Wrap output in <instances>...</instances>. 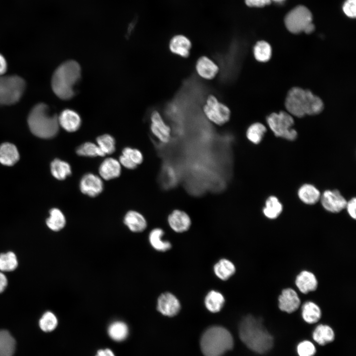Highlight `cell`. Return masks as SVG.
I'll return each mask as SVG.
<instances>
[{
    "label": "cell",
    "mask_w": 356,
    "mask_h": 356,
    "mask_svg": "<svg viewBox=\"0 0 356 356\" xmlns=\"http://www.w3.org/2000/svg\"><path fill=\"white\" fill-rule=\"evenodd\" d=\"M285 105L290 115L301 118L316 115L323 109L322 100L310 90L299 87L292 88L286 97Z\"/></svg>",
    "instance_id": "3957f363"
},
{
    "label": "cell",
    "mask_w": 356,
    "mask_h": 356,
    "mask_svg": "<svg viewBox=\"0 0 356 356\" xmlns=\"http://www.w3.org/2000/svg\"><path fill=\"white\" fill-rule=\"evenodd\" d=\"M356 199L354 197L347 201L345 207L350 217L354 220H356Z\"/></svg>",
    "instance_id": "7bdbcfd3"
},
{
    "label": "cell",
    "mask_w": 356,
    "mask_h": 356,
    "mask_svg": "<svg viewBox=\"0 0 356 356\" xmlns=\"http://www.w3.org/2000/svg\"><path fill=\"white\" fill-rule=\"evenodd\" d=\"M202 110L206 117L218 126L224 125L230 118L231 111L229 107L213 94L207 96Z\"/></svg>",
    "instance_id": "ba28073f"
},
{
    "label": "cell",
    "mask_w": 356,
    "mask_h": 356,
    "mask_svg": "<svg viewBox=\"0 0 356 356\" xmlns=\"http://www.w3.org/2000/svg\"><path fill=\"white\" fill-rule=\"evenodd\" d=\"M58 324V320L55 315L50 312H46L39 321V325L44 332H50L55 329Z\"/></svg>",
    "instance_id": "f35d334b"
},
{
    "label": "cell",
    "mask_w": 356,
    "mask_h": 356,
    "mask_svg": "<svg viewBox=\"0 0 356 356\" xmlns=\"http://www.w3.org/2000/svg\"><path fill=\"white\" fill-rule=\"evenodd\" d=\"M313 340L320 345L332 342L335 338L333 329L328 325L320 324L316 326L312 333Z\"/></svg>",
    "instance_id": "d4e9b609"
},
{
    "label": "cell",
    "mask_w": 356,
    "mask_h": 356,
    "mask_svg": "<svg viewBox=\"0 0 356 356\" xmlns=\"http://www.w3.org/2000/svg\"><path fill=\"white\" fill-rule=\"evenodd\" d=\"M314 30V26L312 22L310 24H309L306 29H305L304 32H305L307 34H310Z\"/></svg>",
    "instance_id": "681fc988"
},
{
    "label": "cell",
    "mask_w": 356,
    "mask_h": 356,
    "mask_svg": "<svg viewBox=\"0 0 356 356\" xmlns=\"http://www.w3.org/2000/svg\"><path fill=\"white\" fill-rule=\"evenodd\" d=\"M168 222L171 228L177 232L187 230L191 225V220L184 212L179 210L173 211L168 218Z\"/></svg>",
    "instance_id": "7402d4cb"
},
{
    "label": "cell",
    "mask_w": 356,
    "mask_h": 356,
    "mask_svg": "<svg viewBox=\"0 0 356 356\" xmlns=\"http://www.w3.org/2000/svg\"><path fill=\"white\" fill-rule=\"evenodd\" d=\"M157 309L164 315L174 316L178 313L180 304L174 295L170 292H165L158 297Z\"/></svg>",
    "instance_id": "9a60e30c"
},
{
    "label": "cell",
    "mask_w": 356,
    "mask_h": 356,
    "mask_svg": "<svg viewBox=\"0 0 356 356\" xmlns=\"http://www.w3.org/2000/svg\"><path fill=\"white\" fill-rule=\"evenodd\" d=\"M266 132L267 129L263 124L256 122L253 123L248 128L246 135L250 142L258 144L262 140Z\"/></svg>",
    "instance_id": "e575fe53"
},
{
    "label": "cell",
    "mask_w": 356,
    "mask_h": 356,
    "mask_svg": "<svg viewBox=\"0 0 356 356\" xmlns=\"http://www.w3.org/2000/svg\"><path fill=\"white\" fill-rule=\"evenodd\" d=\"M204 303L208 311L215 313L221 310L224 304L225 299L220 292L212 290L206 296Z\"/></svg>",
    "instance_id": "f1b7e54d"
},
{
    "label": "cell",
    "mask_w": 356,
    "mask_h": 356,
    "mask_svg": "<svg viewBox=\"0 0 356 356\" xmlns=\"http://www.w3.org/2000/svg\"><path fill=\"white\" fill-rule=\"evenodd\" d=\"M82 70L76 61L69 60L62 63L54 71L52 89L60 99L69 100L75 96L81 80Z\"/></svg>",
    "instance_id": "7a4b0ae2"
},
{
    "label": "cell",
    "mask_w": 356,
    "mask_h": 356,
    "mask_svg": "<svg viewBox=\"0 0 356 356\" xmlns=\"http://www.w3.org/2000/svg\"><path fill=\"white\" fill-rule=\"evenodd\" d=\"M49 215L46 223L51 230L58 231L64 227L66 222V218L60 210L53 208L50 210Z\"/></svg>",
    "instance_id": "4dcf8cb0"
},
{
    "label": "cell",
    "mask_w": 356,
    "mask_h": 356,
    "mask_svg": "<svg viewBox=\"0 0 356 356\" xmlns=\"http://www.w3.org/2000/svg\"><path fill=\"white\" fill-rule=\"evenodd\" d=\"M283 211V205L278 198L273 195L269 196L263 209L264 216L269 220L277 219Z\"/></svg>",
    "instance_id": "484cf974"
},
{
    "label": "cell",
    "mask_w": 356,
    "mask_h": 356,
    "mask_svg": "<svg viewBox=\"0 0 356 356\" xmlns=\"http://www.w3.org/2000/svg\"><path fill=\"white\" fill-rule=\"evenodd\" d=\"M233 339L231 333L225 328L213 326L203 334L200 340L202 352L205 356H222L232 349Z\"/></svg>",
    "instance_id": "5b68a950"
},
{
    "label": "cell",
    "mask_w": 356,
    "mask_h": 356,
    "mask_svg": "<svg viewBox=\"0 0 356 356\" xmlns=\"http://www.w3.org/2000/svg\"><path fill=\"white\" fill-rule=\"evenodd\" d=\"M320 201L324 209L332 213H338L345 209L347 201L337 190H326L321 194Z\"/></svg>",
    "instance_id": "7c38bea8"
},
{
    "label": "cell",
    "mask_w": 356,
    "mask_h": 356,
    "mask_svg": "<svg viewBox=\"0 0 356 356\" xmlns=\"http://www.w3.org/2000/svg\"><path fill=\"white\" fill-rule=\"evenodd\" d=\"M80 191L89 197H96L104 189L102 179L92 173H87L81 177L79 184Z\"/></svg>",
    "instance_id": "8fae6325"
},
{
    "label": "cell",
    "mask_w": 356,
    "mask_h": 356,
    "mask_svg": "<svg viewBox=\"0 0 356 356\" xmlns=\"http://www.w3.org/2000/svg\"><path fill=\"white\" fill-rule=\"evenodd\" d=\"M267 122L276 136L290 141L297 138V133L292 128L294 123V119L289 113L282 111L272 113L267 118Z\"/></svg>",
    "instance_id": "8992f818"
},
{
    "label": "cell",
    "mask_w": 356,
    "mask_h": 356,
    "mask_svg": "<svg viewBox=\"0 0 356 356\" xmlns=\"http://www.w3.org/2000/svg\"><path fill=\"white\" fill-rule=\"evenodd\" d=\"M15 341L6 330H0V356H12L15 351Z\"/></svg>",
    "instance_id": "1f68e13d"
},
{
    "label": "cell",
    "mask_w": 356,
    "mask_h": 356,
    "mask_svg": "<svg viewBox=\"0 0 356 356\" xmlns=\"http://www.w3.org/2000/svg\"><path fill=\"white\" fill-rule=\"evenodd\" d=\"M95 356H115L113 352L109 349L99 350Z\"/></svg>",
    "instance_id": "c3c4849f"
},
{
    "label": "cell",
    "mask_w": 356,
    "mask_h": 356,
    "mask_svg": "<svg viewBox=\"0 0 356 356\" xmlns=\"http://www.w3.org/2000/svg\"><path fill=\"white\" fill-rule=\"evenodd\" d=\"M19 159L16 147L10 143L6 142L0 145V163L6 166H12Z\"/></svg>",
    "instance_id": "cb8c5ba5"
},
{
    "label": "cell",
    "mask_w": 356,
    "mask_h": 356,
    "mask_svg": "<svg viewBox=\"0 0 356 356\" xmlns=\"http://www.w3.org/2000/svg\"><path fill=\"white\" fill-rule=\"evenodd\" d=\"M58 121L59 126L69 133L77 131L82 125L80 115L76 111L70 109L63 110L58 117Z\"/></svg>",
    "instance_id": "ac0fdd59"
},
{
    "label": "cell",
    "mask_w": 356,
    "mask_h": 356,
    "mask_svg": "<svg viewBox=\"0 0 356 356\" xmlns=\"http://www.w3.org/2000/svg\"><path fill=\"white\" fill-rule=\"evenodd\" d=\"M345 14L350 18H355L356 16V0H346L343 6Z\"/></svg>",
    "instance_id": "b9f144b4"
},
{
    "label": "cell",
    "mask_w": 356,
    "mask_h": 356,
    "mask_svg": "<svg viewBox=\"0 0 356 356\" xmlns=\"http://www.w3.org/2000/svg\"><path fill=\"white\" fill-rule=\"evenodd\" d=\"M118 160L122 166L129 170H134L138 166L127 157L122 154L120 156Z\"/></svg>",
    "instance_id": "ee69618b"
},
{
    "label": "cell",
    "mask_w": 356,
    "mask_h": 356,
    "mask_svg": "<svg viewBox=\"0 0 356 356\" xmlns=\"http://www.w3.org/2000/svg\"><path fill=\"white\" fill-rule=\"evenodd\" d=\"M108 333L114 341H122L128 336L129 329L127 325L121 321L112 322L108 327Z\"/></svg>",
    "instance_id": "836d02e7"
},
{
    "label": "cell",
    "mask_w": 356,
    "mask_h": 356,
    "mask_svg": "<svg viewBox=\"0 0 356 356\" xmlns=\"http://www.w3.org/2000/svg\"><path fill=\"white\" fill-rule=\"evenodd\" d=\"M7 64L4 57L0 54V76L3 74L6 71Z\"/></svg>",
    "instance_id": "7dc6e473"
},
{
    "label": "cell",
    "mask_w": 356,
    "mask_h": 356,
    "mask_svg": "<svg viewBox=\"0 0 356 356\" xmlns=\"http://www.w3.org/2000/svg\"><path fill=\"white\" fill-rule=\"evenodd\" d=\"M295 285L300 296L307 295L316 291L318 287V281L315 274L311 271L304 269L296 276Z\"/></svg>",
    "instance_id": "4fadbf2b"
},
{
    "label": "cell",
    "mask_w": 356,
    "mask_h": 356,
    "mask_svg": "<svg viewBox=\"0 0 356 356\" xmlns=\"http://www.w3.org/2000/svg\"><path fill=\"white\" fill-rule=\"evenodd\" d=\"M241 340L252 351L264 354L271 349L273 339L260 318L249 314L242 319L239 327Z\"/></svg>",
    "instance_id": "6da1fadb"
},
{
    "label": "cell",
    "mask_w": 356,
    "mask_h": 356,
    "mask_svg": "<svg viewBox=\"0 0 356 356\" xmlns=\"http://www.w3.org/2000/svg\"><path fill=\"white\" fill-rule=\"evenodd\" d=\"M75 152L80 157L93 158L105 156L96 143L90 141L80 144L76 148Z\"/></svg>",
    "instance_id": "d6a6232c"
},
{
    "label": "cell",
    "mask_w": 356,
    "mask_h": 356,
    "mask_svg": "<svg viewBox=\"0 0 356 356\" xmlns=\"http://www.w3.org/2000/svg\"><path fill=\"white\" fill-rule=\"evenodd\" d=\"M301 316L306 323L312 324L319 321L322 316L320 307L312 300H306L300 307Z\"/></svg>",
    "instance_id": "44dd1931"
},
{
    "label": "cell",
    "mask_w": 356,
    "mask_h": 356,
    "mask_svg": "<svg viewBox=\"0 0 356 356\" xmlns=\"http://www.w3.org/2000/svg\"><path fill=\"white\" fill-rule=\"evenodd\" d=\"M122 155L127 157L137 166L141 164L143 161L142 152L138 149L127 146L122 151Z\"/></svg>",
    "instance_id": "ab89813d"
},
{
    "label": "cell",
    "mask_w": 356,
    "mask_h": 356,
    "mask_svg": "<svg viewBox=\"0 0 356 356\" xmlns=\"http://www.w3.org/2000/svg\"><path fill=\"white\" fill-rule=\"evenodd\" d=\"M195 70L201 78L210 80L214 79L219 71L218 65L207 56H201L196 61Z\"/></svg>",
    "instance_id": "e0dca14e"
},
{
    "label": "cell",
    "mask_w": 356,
    "mask_h": 356,
    "mask_svg": "<svg viewBox=\"0 0 356 356\" xmlns=\"http://www.w3.org/2000/svg\"><path fill=\"white\" fill-rule=\"evenodd\" d=\"M214 271L218 278L226 280L234 274L235 267L229 260L222 259L215 265Z\"/></svg>",
    "instance_id": "f546056e"
},
{
    "label": "cell",
    "mask_w": 356,
    "mask_h": 356,
    "mask_svg": "<svg viewBox=\"0 0 356 356\" xmlns=\"http://www.w3.org/2000/svg\"><path fill=\"white\" fill-rule=\"evenodd\" d=\"M28 123L31 132L41 138L53 137L59 131L58 116L51 114L48 107L44 103L38 104L32 109Z\"/></svg>",
    "instance_id": "277c9868"
},
{
    "label": "cell",
    "mask_w": 356,
    "mask_h": 356,
    "mask_svg": "<svg viewBox=\"0 0 356 356\" xmlns=\"http://www.w3.org/2000/svg\"><path fill=\"white\" fill-rule=\"evenodd\" d=\"M7 285V279L5 275L0 272V293L2 292Z\"/></svg>",
    "instance_id": "bcb514c9"
},
{
    "label": "cell",
    "mask_w": 356,
    "mask_h": 356,
    "mask_svg": "<svg viewBox=\"0 0 356 356\" xmlns=\"http://www.w3.org/2000/svg\"><path fill=\"white\" fill-rule=\"evenodd\" d=\"M255 58L261 62L269 60L271 55V48L269 44L264 41L257 42L253 47Z\"/></svg>",
    "instance_id": "d590c367"
},
{
    "label": "cell",
    "mask_w": 356,
    "mask_h": 356,
    "mask_svg": "<svg viewBox=\"0 0 356 356\" xmlns=\"http://www.w3.org/2000/svg\"><path fill=\"white\" fill-rule=\"evenodd\" d=\"M164 234V231L160 228H154L149 233L148 238L150 244L157 251L165 252L171 248V243L163 239Z\"/></svg>",
    "instance_id": "4316f807"
},
{
    "label": "cell",
    "mask_w": 356,
    "mask_h": 356,
    "mask_svg": "<svg viewBox=\"0 0 356 356\" xmlns=\"http://www.w3.org/2000/svg\"><path fill=\"white\" fill-rule=\"evenodd\" d=\"M301 304L299 292L291 287L283 289L277 297V307L282 312L293 313L300 308Z\"/></svg>",
    "instance_id": "30bf717a"
},
{
    "label": "cell",
    "mask_w": 356,
    "mask_h": 356,
    "mask_svg": "<svg viewBox=\"0 0 356 356\" xmlns=\"http://www.w3.org/2000/svg\"><path fill=\"white\" fill-rule=\"evenodd\" d=\"M299 199L307 205H314L320 200L321 193L313 185L305 183L301 185L297 192Z\"/></svg>",
    "instance_id": "603a6c76"
},
{
    "label": "cell",
    "mask_w": 356,
    "mask_h": 356,
    "mask_svg": "<svg viewBox=\"0 0 356 356\" xmlns=\"http://www.w3.org/2000/svg\"><path fill=\"white\" fill-rule=\"evenodd\" d=\"M96 144L106 155H110L116 151V141L111 134H105L99 135L96 138Z\"/></svg>",
    "instance_id": "8d00e7d4"
},
{
    "label": "cell",
    "mask_w": 356,
    "mask_h": 356,
    "mask_svg": "<svg viewBox=\"0 0 356 356\" xmlns=\"http://www.w3.org/2000/svg\"><path fill=\"white\" fill-rule=\"evenodd\" d=\"M297 351L299 356H313L316 353L314 345L308 340L300 342L297 346Z\"/></svg>",
    "instance_id": "60d3db41"
},
{
    "label": "cell",
    "mask_w": 356,
    "mask_h": 356,
    "mask_svg": "<svg viewBox=\"0 0 356 356\" xmlns=\"http://www.w3.org/2000/svg\"><path fill=\"white\" fill-rule=\"evenodd\" d=\"M246 4L250 7H263L270 4V0H245Z\"/></svg>",
    "instance_id": "f6af8a7d"
},
{
    "label": "cell",
    "mask_w": 356,
    "mask_h": 356,
    "mask_svg": "<svg viewBox=\"0 0 356 356\" xmlns=\"http://www.w3.org/2000/svg\"><path fill=\"white\" fill-rule=\"evenodd\" d=\"M123 222L130 231L135 233L142 232L147 225L143 215L135 210L127 212L123 218Z\"/></svg>",
    "instance_id": "ffe728a7"
},
{
    "label": "cell",
    "mask_w": 356,
    "mask_h": 356,
    "mask_svg": "<svg viewBox=\"0 0 356 356\" xmlns=\"http://www.w3.org/2000/svg\"><path fill=\"white\" fill-rule=\"evenodd\" d=\"M273 0V1L276 2V3H281L283 2L285 0Z\"/></svg>",
    "instance_id": "f907efd6"
},
{
    "label": "cell",
    "mask_w": 356,
    "mask_h": 356,
    "mask_svg": "<svg viewBox=\"0 0 356 356\" xmlns=\"http://www.w3.org/2000/svg\"><path fill=\"white\" fill-rule=\"evenodd\" d=\"M50 170L52 176L60 180L66 179L72 174L71 165L68 162L59 159H55L52 161Z\"/></svg>",
    "instance_id": "83f0119b"
},
{
    "label": "cell",
    "mask_w": 356,
    "mask_h": 356,
    "mask_svg": "<svg viewBox=\"0 0 356 356\" xmlns=\"http://www.w3.org/2000/svg\"><path fill=\"white\" fill-rule=\"evenodd\" d=\"M312 22L311 11L305 6H298L286 15L285 24L287 29L291 33L298 34L304 32L307 26Z\"/></svg>",
    "instance_id": "9c48e42d"
},
{
    "label": "cell",
    "mask_w": 356,
    "mask_h": 356,
    "mask_svg": "<svg viewBox=\"0 0 356 356\" xmlns=\"http://www.w3.org/2000/svg\"><path fill=\"white\" fill-rule=\"evenodd\" d=\"M18 266L15 254L12 252L0 254V270L2 271H11Z\"/></svg>",
    "instance_id": "74e56055"
},
{
    "label": "cell",
    "mask_w": 356,
    "mask_h": 356,
    "mask_svg": "<svg viewBox=\"0 0 356 356\" xmlns=\"http://www.w3.org/2000/svg\"><path fill=\"white\" fill-rule=\"evenodd\" d=\"M122 166L119 160L107 157L100 164L98 167L99 176L105 180H110L120 177L122 172Z\"/></svg>",
    "instance_id": "2e32d148"
},
{
    "label": "cell",
    "mask_w": 356,
    "mask_h": 356,
    "mask_svg": "<svg viewBox=\"0 0 356 356\" xmlns=\"http://www.w3.org/2000/svg\"><path fill=\"white\" fill-rule=\"evenodd\" d=\"M192 44L190 40L182 35L174 36L169 44L170 51L182 58H187L190 54Z\"/></svg>",
    "instance_id": "d6986e66"
},
{
    "label": "cell",
    "mask_w": 356,
    "mask_h": 356,
    "mask_svg": "<svg viewBox=\"0 0 356 356\" xmlns=\"http://www.w3.org/2000/svg\"><path fill=\"white\" fill-rule=\"evenodd\" d=\"M25 87L23 79L17 76H0V104L9 105L17 102Z\"/></svg>",
    "instance_id": "52a82bcc"
},
{
    "label": "cell",
    "mask_w": 356,
    "mask_h": 356,
    "mask_svg": "<svg viewBox=\"0 0 356 356\" xmlns=\"http://www.w3.org/2000/svg\"><path fill=\"white\" fill-rule=\"evenodd\" d=\"M150 131L161 142L167 143L171 136V130L165 122L162 115L157 110H154L150 115Z\"/></svg>",
    "instance_id": "5bb4252c"
}]
</instances>
